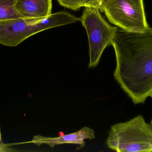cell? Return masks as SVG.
<instances>
[{"mask_svg": "<svg viewBox=\"0 0 152 152\" xmlns=\"http://www.w3.org/2000/svg\"><path fill=\"white\" fill-rule=\"evenodd\" d=\"M112 46L116 59L114 79L134 104L144 103L152 91V28L118 29Z\"/></svg>", "mask_w": 152, "mask_h": 152, "instance_id": "obj_1", "label": "cell"}, {"mask_svg": "<svg viewBox=\"0 0 152 152\" xmlns=\"http://www.w3.org/2000/svg\"><path fill=\"white\" fill-rule=\"evenodd\" d=\"M78 21L72 14L61 11L42 18H18L0 21V44L15 47L37 33Z\"/></svg>", "mask_w": 152, "mask_h": 152, "instance_id": "obj_2", "label": "cell"}, {"mask_svg": "<svg viewBox=\"0 0 152 152\" xmlns=\"http://www.w3.org/2000/svg\"><path fill=\"white\" fill-rule=\"evenodd\" d=\"M106 144L118 152H152V125L142 115L117 123L111 127Z\"/></svg>", "mask_w": 152, "mask_h": 152, "instance_id": "obj_3", "label": "cell"}, {"mask_svg": "<svg viewBox=\"0 0 152 152\" xmlns=\"http://www.w3.org/2000/svg\"><path fill=\"white\" fill-rule=\"evenodd\" d=\"M79 21L86 28L89 43V62L88 68L96 67L104 51L112 45L117 27L109 24L100 13V10L94 7H84Z\"/></svg>", "mask_w": 152, "mask_h": 152, "instance_id": "obj_4", "label": "cell"}, {"mask_svg": "<svg viewBox=\"0 0 152 152\" xmlns=\"http://www.w3.org/2000/svg\"><path fill=\"white\" fill-rule=\"evenodd\" d=\"M99 10L110 22L127 31H140L150 27L143 0H99Z\"/></svg>", "mask_w": 152, "mask_h": 152, "instance_id": "obj_5", "label": "cell"}, {"mask_svg": "<svg viewBox=\"0 0 152 152\" xmlns=\"http://www.w3.org/2000/svg\"><path fill=\"white\" fill-rule=\"evenodd\" d=\"M95 137L94 129L89 127H85L80 130L70 134L61 136L58 137H46L41 135L34 137L31 142L40 145H47L51 148L56 145L64 144H72L79 145L78 149H80L86 145L85 140L86 139L92 140Z\"/></svg>", "mask_w": 152, "mask_h": 152, "instance_id": "obj_6", "label": "cell"}, {"mask_svg": "<svg viewBox=\"0 0 152 152\" xmlns=\"http://www.w3.org/2000/svg\"><path fill=\"white\" fill-rule=\"evenodd\" d=\"M15 7L22 18H42L51 15L52 0H17Z\"/></svg>", "mask_w": 152, "mask_h": 152, "instance_id": "obj_7", "label": "cell"}, {"mask_svg": "<svg viewBox=\"0 0 152 152\" xmlns=\"http://www.w3.org/2000/svg\"><path fill=\"white\" fill-rule=\"evenodd\" d=\"M17 0H0V21L22 18L15 7Z\"/></svg>", "mask_w": 152, "mask_h": 152, "instance_id": "obj_8", "label": "cell"}, {"mask_svg": "<svg viewBox=\"0 0 152 152\" xmlns=\"http://www.w3.org/2000/svg\"><path fill=\"white\" fill-rule=\"evenodd\" d=\"M58 1L61 6L73 10H77L81 7L80 0H58Z\"/></svg>", "mask_w": 152, "mask_h": 152, "instance_id": "obj_9", "label": "cell"}, {"mask_svg": "<svg viewBox=\"0 0 152 152\" xmlns=\"http://www.w3.org/2000/svg\"><path fill=\"white\" fill-rule=\"evenodd\" d=\"M81 7H90L100 9L99 0H80Z\"/></svg>", "mask_w": 152, "mask_h": 152, "instance_id": "obj_10", "label": "cell"}, {"mask_svg": "<svg viewBox=\"0 0 152 152\" xmlns=\"http://www.w3.org/2000/svg\"><path fill=\"white\" fill-rule=\"evenodd\" d=\"M11 151L10 148L8 147V145L4 143L2 141L1 136V128H0V152Z\"/></svg>", "mask_w": 152, "mask_h": 152, "instance_id": "obj_11", "label": "cell"}, {"mask_svg": "<svg viewBox=\"0 0 152 152\" xmlns=\"http://www.w3.org/2000/svg\"><path fill=\"white\" fill-rule=\"evenodd\" d=\"M149 96H150V97H151V98H152V91L151 92V93H150V95H149ZM151 124L152 125V119L151 120Z\"/></svg>", "mask_w": 152, "mask_h": 152, "instance_id": "obj_12", "label": "cell"}]
</instances>
